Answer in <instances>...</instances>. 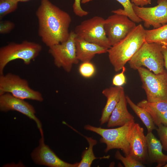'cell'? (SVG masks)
<instances>
[{
    "label": "cell",
    "mask_w": 167,
    "mask_h": 167,
    "mask_svg": "<svg viewBox=\"0 0 167 167\" xmlns=\"http://www.w3.org/2000/svg\"><path fill=\"white\" fill-rule=\"evenodd\" d=\"M36 14L38 21V34L47 46L49 47L68 39L71 18L68 13L49 0H41Z\"/></svg>",
    "instance_id": "cell-1"
},
{
    "label": "cell",
    "mask_w": 167,
    "mask_h": 167,
    "mask_svg": "<svg viewBox=\"0 0 167 167\" xmlns=\"http://www.w3.org/2000/svg\"><path fill=\"white\" fill-rule=\"evenodd\" d=\"M145 31L139 24L125 37L108 49L109 59L115 71L122 70L145 41Z\"/></svg>",
    "instance_id": "cell-2"
},
{
    "label": "cell",
    "mask_w": 167,
    "mask_h": 167,
    "mask_svg": "<svg viewBox=\"0 0 167 167\" xmlns=\"http://www.w3.org/2000/svg\"><path fill=\"white\" fill-rule=\"evenodd\" d=\"M128 62L134 70L144 66L155 74L161 73L165 70L162 45L156 43L145 41Z\"/></svg>",
    "instance_id": "cell-3"
},
{
    "label": "cell",
    "mask_w": 167,
    "mask_h": 167,
    "mask_svg": "<svg viewBox=\"0 0 167 167\" xmlns=\"http://www.w3.org/2000/svg\"><path fill=\"white\" fill-rule=\"evenodd\" d=\"M42 49L40 44L24 41L20 43L11 42L0 48V75L11 62L22 60L24 64L29 65L39 54Z\"/></svg>",
    "instance_id": "cell-4"
},
{
    "label": "cell",
    "mask_w": 167,
    "mask_h": 167,
    "mask_svg": "<svg viewBox=\"0 0 167 167\" xmlns=\"http://www.w3.org/2000/svg\"><path fill=\"white\" fill-rule=\"evenodd\" d=\"M135 123L133 120L122 126L112 129L97 127L89 124L85 125L84 128L101 136L100 142L106 145L105 152L113 149H120L126 156L129 154L128 134Z\"/></svg>",
    "instance_id": "cell-5"
},
{
    "label": "cell",
    "mask_w": 167,
    "mask_h": 167,
    "mask_svg": "<svg viewBox=\"0 0 167 167\" xmlns=\"http://www.w3.org/2000/svg\"><path fill=\"white\" fill-rule=\"evenodd\" d=\"M138 71L147 96V100L153 103L167 101V71L155 74L143 67Z\"/></svg>",
    "instance_id": "cell-6"
},
{
    "label": "cell",
    "mask_w": 167,
    "mask_h": 167,
    "mask_svg": "<svg viewBox=\"0 0 167 167\" xmlns=\"http://www.w3.org/2000/svg\"><path fill=\"white\" fill-rule=\"evenodd\" d=\"M6 93L23 100L43 101L41 93L31 88L27 80L11 73L0 75V95Z\"/></svg>",
    "instance_id": "cell-7"
},
{
    "label": "cell",
    "mask_w": 167,
    "mask_h": 167,
    "mask_svg": "<svg viewBox=\"0 0 167 167\" xmlns=\"http://www.w3.org/2000/svg\"><path fill=\"white\" fill-rule=\"evenodd\" d=\"M105 21L102 17L94 16L83 21L74 31L77 37L109 49L111 45L104 30Z\"/></svg>",
    "instance_id": "cell-8"
},
{
    "label": "cell",
    "mask_w": 167,
    "mask_h": 167,
    "mask_svg": "<svg viewBox=\"0 0 167 167\" xmlns=\"http://www.w3.org/2000/svg\"><path fill=\"white\" fill-rule=\"evenodd\" d=\"M76 36L74 31H71L66 41L49 47V53L53 57L55 66L68 73L71 71L73 65L79 61L76 53Z\"/></svg>",
    "instance_id": "cell-9"
},
{
    "label": "cell",
    "mask_w": 167,
    "mask_h": 167,
    "mask_svg": "<svg viewBox=\"0 0 167 167\" xmlns=\"http://www.w3.org/2000/svg\"><path fill=\"white\" fill-rule=\"evenodd\" d=\"M136 26L127 16L114 14L105 19L104 28L112 46L125 37Z\"/></svg>",
    "instance_id": "cell-10"
},
{
    "label": "cell",
    "mask_w": 167,
    "mask_h": 167,
    "mask_svg": "<svg viewBox=\"0 0 167 167\" xmlns=\"http://www.w3.org/2000/svg\"><path fill=\"white\" fill-rule=\"evenodd\" d=\"M157 5L152 7H140L132 3L135 14L144 22L147 28H157L167 24V0H157Z\"/></svg>",
    "instance_id": "cell-11"
},
{
    "label": "cell",
    "mask_w": 167,
    "mask_h": 167,
    "mask_svg": "<svg viewBox=\"0 0 167 167\" xmlns=\"http://www.w3.org/2000/svg\"><path fill=\"white\" fill-rule=\"evenodd\" d=\"M0 110L3 112L15 111L25 115L35 122L41 136H44L41 123L35 115L34 107L24 100L16 98L8 93L1 95Z\"/></svg>",
    "instance_id": "cell-12"
},
{
    "label": "cell",
    "mask_w": 167,
    "mask_h": 167,
    "mask_svg": "<svg viewBox=\"0 0 167 167\" xmlns=\"http://www.w3.org/2000/svg\"><path fill=\"white\" fill-rule=\"evenodd\" d=\"M129 155L143 164L148 162L147 146L144 129L138 123L134 124L128 135Z\"/></svg>",
    "instance_id": "cell-13"
},
{
    "label": "cell",
    "mask_w": 167,
    "mask_h": 167,
    "mask_svg": "<svg viewBox=\"0 0 167 167\" xmlns=\"http://www.w3.org/2000/svg\"><path fill=\"white\" fill-rule=\"evenodd\" d=\"M39 143L31 154V158L35 164L50 167H78L79 162L70 163L60 158L45 143L44 137H41Z\"/></svg>",
    "instance_id": "cell-14"
},
{
    "label": "cell",
    "mask_w": 167,
    "mask_h": 167,
    "mask_svg": "<svg viewBox=\"0 0 167 167\" xmlns=\"http://www.w3.org/2000/svg\"><path fill=\"white\" fill-rule=\"evenodd\" d=\"M146 137L148 162L156 163V167L164 166L167 163V155L162 152L163 147L160 140L155 137L152 132H148Z\"/></svg>",
    "instance_id": "cell-15"
},
{
    "label": "cell",
    "mask_w": 167,
    "mask_h": 167,
    "mask_svg": "<svg viewBox=\"0 0 167 167\" xmlns=\"http://www.w3.org/2000/svg\"><path fill=\"white\" fill-rule=\"evenodd\" d=\"M75 45L77 58L82 62H90L96 54L107 52L108 49L89 42L76 36Z\"/></svg>",
    "instance_id": "cell-16"
},
{
    "label": "cell",
    "mask_w": 167,
    "mask_h": 167,
    "mask_svg": "<svg viewBox=\"0 0 167 167\" xmlns=\"http://www.w3.org/2000/svg\"><path fill=\"white\" fill-rule=\"evenodd\" d=\"M127 103L124 92L110 116L107 122L108 127L122 126L134 120V117L127 109Z\"/></svg>",
    "instance_id": "cell-17"
},
{
    "label": "cell",
    "mask_w": 167,
    "mask_h": 167,
    "mask_svg": "<svg viewBox=\"0 0 167 167\" xmlns=\"http://www.w3.org/2000/svg\"><path fill=\"white\" fill-rule=\"evenodd\" d=\"M124 92V88L122 86L111 87L102 91V93L106 97L107 101L100 120L101 125L108 122L113 111Z\"/></svg>",
    "instance_id": "cell-18"
},
{
    "label": "cell",
    "mask_w": 167,
    "mask_h": 167,
    "mask_svg": "<svg viewBox=\"0 0 167 167\" xmlns=\"http://www.w3.org/2000/svg\"><path fill=\"white\" fill-rule=\"evenodd\" d=\"M127 103L146 127L148 132H152L156 127L150 113L145 109L136 105L127 96H126Z\"/></svg>",
    "instance_id": "cell-19"
},
{
    "label": "cell",
    "mask_w": 167,
    "mask_h": 167,
    "mask_svg": "<svg viewBox=\"0 0 167 167\" xmlns=\"http://www.w3.org/2000/svg\"><path fill=\"white\" fill-rule=\"evenodd\" d=\"M84 137L88 142L89 146L87 149L83 151L82 154L81 159L80 162H79L78 167H90L93 161L95 159L109 158V155L99 157H96L93 152V148L97 144V141L91 137L85 136H84Z\"/></svg>",
    "instance_id": "cell-20"
},
{
    "label": "cell",
    "mask_w": 167,
    "mask_h": 167,
    "mask_svg": "<svg viewBox=\"0 0 167 167\" xmlns=\"http://www.w3.org/2000/svg\"><path fill=\"white\" fill-rule=\"evenodd\" d=\"M145 41L161 45L167 43V24L151 30H145Z\"/></svg>",
    "instance_id": "cell-21"
},
{
    "label": "cell",
    "mask_w": 167,
    "mask_h": 167,
    "mask_svg": "<svg viewBox=\"0 0 167 167\" xmlns=\"http://www.w3.org/2000/svg\"><path fill=\"white\" fill-rule=\"evenodd\" d=\"M93 0H82L81 2L84 4ZM121 4L123 9H119L113 11L114 14L127 16L130 19L135 23H139L142 21L135 13L133 9L132 3L130 0H116Z\"/></svg>",
    "instance_id": "cell-22"
},
{
    "label": "cell",
    "mask_w": 167,
    "mask_h": 167,
    "mask_svg": "<svg viewBox=\"0 0 167 167\" xmlns=\"http://www.w3.org/2000/svg\"><path fill=\"white\" fill-rule=\"evenodd\" d=\"M137 105L144 109L149 113L167 112V101L152 103L144 100L139 102Z\"/></svg>",
    "instance_id": "cell-23"
},
{
    "label": "cell",
    "mask_w": 167,
    "mask_h": 167,
    "mask_svg": "<svg viewBox=\"0 0 167 167\" xmlns=\"http://www.w3.org/2000/svg\"><path fill=\"white\" fill-rule=\"evenodd\" d=\"M18 2L17 0H0V19L15 11Z\"/></svg>",
    "instance_id": "cell-24"
},
{
    "label": "cell",
    "mask_w": 167,
    "mask_h": 167,
    "mask_svg": "<svg viewBox=\"0 0 167 167\" xmlns=\"http://www.w3.org/2000/svg\"><path fill=\"white\" fill-rule=\"evenodd\" d=\"M115 158L120 161L125 167H144V164L128 155L123 156L119 151L115 154Z\"/></svg>",
    "instance_id": "cell-25"
},
{
    "label": "cell",
    "mask_w": 167,
    "mask_h": 167,
    "mask_svg": "<svg viewBox=\"0 0 167 167\" xmlns=\"http://www.w3.org/2000/svg\"><path fill=\"white\" fill-rule=\"evenodd\" d=\"M79 71L81 76L86 78L92 77L95 74V66L90 62H84L80 65Z\"/></svg>",
    "instance_id": "cell-26"
},
{
    "label": "cell",
    "mask_w": 167,
    "mask_h": 167,
    "mask_svg": "<svg viewBox=\"0 0 167 167\" xmlns=\"http://www.w3.org/2000/svg\"><path fill=\"white\" fill-rule=\"evenodd\" d=\"M156 130L162 143L163 149L167 152V126L160 125Z\"/></svg>",
    "instance_id": "cell-27"
},
{
    "label": "cell",
    "mask_w": 167,
    "mask_h": 167,
    "mask_svg": "<svg viewBox=\"0 0 167 167\" xmlns=\"http://www.w3.org/2000/svg\"><path fill=\"white\" fill-rule=\"evenodd\" d=\"M149 113L155 124L157 126L161 124L167 126V112Z\"/></svg>",
    "instance_id": "cell-28"
},
{
    "label": "cell",
    "mask_w": 167,
    "mask_h": 167,
    "mask_svg": "<svg viewBox=\"0 0 167 167\" xmlns=\"http://www.w3.org/2000/svg\"><path fill=\"white\" fill-rule=\"evenodd\" d=\"M121 72L115 75L112 79V84L115 86H122L126 83V78L124 75L126 68L125 66L122 68Z\"/></svg>",
    "instance_id": "cell-29"
},
{
    "label": "cell",
    "mask_w": 167,
    "mask_h": 167,
    "mask_svg": "<svg viewBox=\"0 0 167 167\" xmlns=\"http://www.w3.org/2000/svg\"><path fill=\"white\" fill-rule=\"evenodd\" d=\"M15 24L12 22L7 20L0 21V33L5 34L10 32L14 28Z\"/></svg>",
    "instance_id": "cell-30"
},
{
    "label": "cell",
    "mask_w": 167,
    "mask_h": 167,
    "mask_svg": "<svg viewBox=\"0 0 167 167\" xmlns=\"http://www.w3.org/2000/svg\"><path fill=\"white\" fill-rule=\"evenodd\" d=\"M131 2L135 5L143 7L145 5L150 4L151 0H130Z\"/></svg>",
    "instance_id": "cell-31"
},
{
    "label": "cell",
    "mask_w": 167,
    "mask_h": 167,
    "mask_svg": "<svg viewBox=\"0 0 167 167\" xmlns=\"http://www.w3.org/2000/svg\"><path fill=\"white\" fill-rule=\"evenodd\" d=\"M162 52L164 60L165 67L167 71V43L161 45Z\"/></svg>",
    "instance_id": "cell-32"
},
{
    "label": "cell",
    "mask_w": 167,
    "mask_h": 167,
    "mask_svg": "<svg viewBox=\"0 0 167 167\" xmlns=\"http://www.w3.org/2000/svg\"><path fill=\"white\" fill-rule=\"evenodd\" d=\"M19 2H26L30 0H17Z\"/></svg>",
    "instance_id": "cell-33"
},
{
    "label": "cell",
    "mask_w": 167,
    "mask_h": 167,
    "mask_svg": "<svg viewBox=\"0 0 167 167\" xmlns=\"http://www.w3.org/2000/svg\"><path fill=\"white\" fill-rule=\"evenodd\" d=\"M80 0H75V2H80Z\"/></svg>",
    "instance_id": "cell-34"
},
{
    "label": "cell",
    "mask_w": 167,
    "mask_h": 167,
    "mask_svg": "<svg viewBox=\"0 0 167 167\" xmlns=\"http://www.w3.org/2000/svg\"><path fill=\"white\" fill-rule=\"evenodd\" d=\"M163 167H167V163Z\"/></svg>",
    "instance_id": "cell-35"
}]
</instances>
